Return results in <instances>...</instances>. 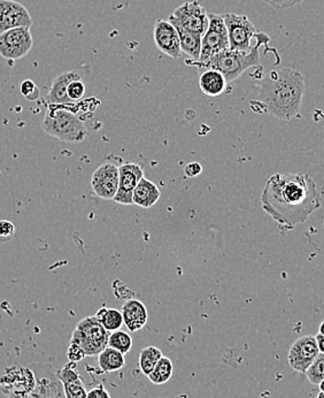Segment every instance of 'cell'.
I'll return each mask as SVG.
<instances>
[{
  "label": "cell",
  "instance_id": "cell-1",
  "mask_svg": "<svg viewBox=\"0 0 324 398\" xmlns=\"http://www.w3.org/2000/svg\"><path fill=\"white\" fill-rule=\"evenodd\" d=\"M261 204L281 228L293 230L321 208V191L306 173H277L264 185Z\"/></svg>",
  "mask_w": 324,
  "mask_h": 398
},
{
  "label": "cell",
  "instance_id": "cell-2",
  "mask_svg": "<svg viewBox=\"0 0 324 398\" xmlns=\"http://www.w3.org/2000/svg\"><path fill=\"white\" fill-rule=\"evenodd\" d=\"M305 88V77L299 70H270L262 79L259 100L270 115L290 121L299 114Z\"/></svg>",
  "mask_w": 324,
  "mask_h": 398
},
{
  "label": "cell",
  "instance_id": "cell-3",
  "mask_svg": "<svg viewBox=\"0 0 324 398\" xmlns=\"http://www.w3.org/2000/svg\"><path fill=\"white\" fill-rule=\"evenodd\" d=\"M254 41L249 51L227 50L221 52L212 58V60L202 70L212 68L217 70L225 76L228 83L237 80L245 70L251 67L258 66L260 63V46L264 44V41H269V38L266 33H255Z\"/></svg>",
  "mask_w": 324,
  "mask_h": 398
},
{
  "label": "cell",
  "instance_id": "cell-4",
  "mask_svg": "<svg viewBox=\"0 0 324 398\" xmlns=\"http://www.w3.org/2000/svg\"><path fill=\"white\" fill-rule=\"evenodd\" d=\"M42 129L61 142L81 143L87 136L83 121L63 105H48Z\"/></svg>",
  "mask_w": 324,
  "mask_h": 398
},
{
  "label": "cell",
  "instance_id": "cell-5",
  "mask_svg": "<svg viewBox=\"0 0 324 398\" xmlns=\"http://www.w3.org/2000/svg\"><path fill=\"white\" fill-rule=\"evenodd\" d=\"M109 335L96 317H87L77 323L70 343L81 347L87 357L98 356L107 348Z\"/></svg>",
  "mask_w": 324,
  "mask_h": 398
},
{
  "label": "cell",
  "instance_id": "cell-6",
  "mask_svg": "<svg viewBox=\"0 0 324 398\" xmlns=\"http://www.w3.org/2000/svg\"><path fill=\"white\" fill-rule=\"evenodd\" d=\"M210 23L201 37V53L197 64L201 70L212 60V58L221 52L230 50L228 31L225 27V18L219 14L208 13Z\"/></svg>",
  "mask_w": 324,
  "mask_h": 398
},
{
  "label": "cell",
  "instance_id": "cell-7",
  "mask_svg": "<svg viewBox=\"0 0 324 398\" xmlns=\"http://www.w3.org/2000/svg\"><path fill=\"white\" fill-rule=\"evenodd\" d=\"M228 31L232 51L247 52L251 50L255 37V27L247 16L227 13L223 16Z\"/></svg>",
  "mask_w": 324,
  "mask_h": 398
},
{
  "label": "cell",
  "instance_id": "cell-8",
  "mask_svg": "<svg viewBox=\"0 0 324 398\" xmlns=\"http://www.w3.org/2000/svg\"><path fill=\"white\" fill-rule=\"evenodd\" d=\"M33 46L31 28H14L0 35V55L6 60L22 59L29 55Z\"/></svg>",
  "mask_w": 324,
  "mask_h": 398
},
{
  "label": "cell",
  "instance_id": "cell-9",
  "mask_svg": "<svg viewBox=\"0 0 324 398\" xmlns=\"http://www.w3.org/2000/svg\"><path fill=\"white\" fill-rule=\"evenodd\" d=\"M320 355L315 336L305 335L294 341L288 350V362L293 371L306 373L316 357Z\"/></svg>",
  "mask_w": 324,
  "mask_h": 398
},
{
  "label": "cell",
  "instance_id": "cell-10",
  "mask_svg": "<svg viewBox=\"0 0 324 398\" xmlns=\"http://www.w3.org/2000/svg\"><path fill=\"white\" fill-rule=\"evenodd\" d=\"M188 31L204 35L210 23L208 12L197 0L182 4L171 14Z\"/></svg>",
  "mask_w": 324,
  "mask_h": 398
},
{
  "label": "cell",
  "instance_id": "cell-11",
  "mask_svg": "<svg viewBox=\"0 0 324 398\" xmlns=\"http://www.w3.org/2000/svg\"><path fill=\"white\" fill-rule=\"evenodd\" d=\"M144 178V169L136 163H124L119 167V189L114 200L121 205H132L134 190L137 184Z\"/></svg>",
  "mask_w": 324,
  "mask_h": 398
},
{
  "label": "cell",
  "instance_id": "cell-12",
  "mask_svg": "<svg viewBox=\"0 0 324 398\" xmlns=\"http://www.w3.org/2000/svg\"><path fill=\"white\" fill-rule=\"evenodd\" d=\"M91 187L100 198L113 200L119 189V167L104 163L92 173Z\"/></svg>",
  "mask_w": 324,
  "mask_h": 398
},
{
  "label": "cell",
  "instance_id": "cell-13",
  "mask_svg": "<svg viewBox=\"0 0 324 398\" xmlns=\"http://www.w3.org/2000/svg\"><path fill=\"white\" fill-rule=\"evenodd\" d=\"M33 18L21 3L0 0V35L18 27L31 28Z\"/></svg>",
  "mask_w": 324,
  "mask_h": 398
},
{
  "label": "cell",
  "instance_id": "cell-14",
  "mask_svg": "<svg viewBox=\"0 0 324 398\" xmlns=\"http://www.w3.org/2000/svg\"><path fill=\"white\" fill-rule=\"evenodd\" d=\"M33 373L36 377V386L31 392L33 398H66L63 383L51 366H36Z\"/></svg>",
  "mask_w": 324,
  "mask_h": 398
},
{
  "label": "cell",
  "instance_id": "cell-15",
  "mask_svg": "<svg viewBox=\"0 0 324 398\" xmlns=\"http://www.w3.org/2000/svg\"><path fill=\"white\" fill-rule=\"evenodd\" d=\"M154 42L163 55L173 58L175 60L182 55L180 37L178 31L168 20H158L154 24Z\"/></svg>",
  "mask_w": 324,
  "mask_h": 398
},
{
  "label": "cell",
  "instance_id": "cell-16",
  "mask_svg": "<svg viewBox=\"0 0 324 398\" xmlns=\"http://www.w3.org/2000/svg\"><path fill=\"white\" fill-rule=\"evenodd\" d=\"M87 72V70H68V72H63L55 76L52 82L51 88L48 90V96H46L48 105H70L72 104V100L67 95L68 85L72 81L83 79Z\"/></svg>",
  "mask_w": 324,
  "mask_h": 398
},
{
  "label": "cell",
  "instance_id": "cell-17",
  "mask_svg": "<svg viewBox=\"0 0 324 398\" xmlns=\"http://www.w3.org/2000/svg\"><path fill=\"white\" fill-rule=\"evenodd\" d=\"M35 386L36 377L29 368H9L0 377V387L6 394L12 392H31Z\"/></svg>",
  "mask_w": 324,
  "mask_h": 398
},
{
  "label": "cell",
  "instance_id": "cell-18",
  "mask_svg": "<svg viewBox=\"0 0 324 398\" xmlns=\"http://www.w3.org/2000/svg\"><path fill=\"white\" fill-rule=\"evenodd\" d=\"M57 377L63 383L66 398H87L85 383L78 373L76 362H70L57 371Z\"/></svg>",
  "mask_w": 324,
  "mask_h": 398
},
{
  "label": "cell",
  "instance_id": "cell-19",
  "mask_svg": "<svg viewBox=\"0 0 324 398\" xmlns=\"http://www.w3.org/2000/svg\"><path fill=\"white\" fill-rule=\"evenodd\" d=\"M124 323L130 332H139L147 323V310L139 299H129L121 308Z\"/></svg>",
  "mask_w": 324,
  "mask_h": 398
},
{
  "label": "cell",
  "instance_id": "cell-20",
  "mask_svg": "<svg viewBox=\"0 0 324 398\" xmlns=\"http://www.w3.org/2000/svg\"><path fill=\"white\" fill-rule=\"evenodd\" d=\"M168 21L174 26L175 29L178 31V37H180V50L185 55L195 59V61L199 60L201 53V35L193 33V31H188L185 28L176 21L173 16H169Z\"/></svg>",
  "mask_w": 324,
  "mask_h": 398
},
{
  "label": "cell",
  "instance_id": "cell-21",
  "mask_svg": "<svg viewBox=\"0 0 324 398\" xmlns=\"http://www.w3.org/2000/svg\"><path fill=\"white\" fill-rule=\"evenodd\" d=\"M160 197H161V191L158 185L144 176L134 190L132 202L139 208H150L156 205Z\"/></svg>",
  "mask_w": 324,
  "mask_h": 398
},
{
  "label": "cell",
  "instance_id": "cell-22",
  "mask_svg": "<svg viewBox=\"0 0 324 398\" xmlns=\"http://www.w3.org/2000/svg\"><path fill=\"white\" fill-rule=\"evenodd\" d=\"M228 82L217 70L207 68L199 75V88L208 97L221 96L227 90Z\"/></svg>",
  "mask_w": 324,
  "mask_h": 398
},
{
  "label": "cell",
  "instance_id": "cell-23",
  "mask_svg": "<svg viewBox=\"0 0 324 398\" xmlns=\"http://www.w3.org/2000/svg\"><path fill=\"white\" fill-rule=\"evenodd\" d=\"M98 364L105 373L120 371L126 365V358L124 353L115 350L113 348L107 347L98 355Z\"/></svg>",
  "mask_w": 324,
  "mask_h": 398
},
{
  "label": "cell",
  "instance_id": "cell-24",
  "mask_svg": "<svg viewBox=\"0 0 324 398\" xmlns=\"http://www.w3.org/2000/svg\"><path fill=\"white\" fill-rule=\"evenodd\" d=\"M94 317L108 332L120 330L121 327L124 325L122 313L117 308H102L98 310Z\"/></svg>",
  "mask_w": 324,
  "mask_h": 398
},
{
  "label": "cell",
  "instance_id": "cell-25",
  "mask_svg": "<svg viewBox=\"0 0 324 398\" xmlns=\"http://www.w3.org/2000/svg\"><path fill=\"white\" fill-rule=\"evenodd\" d=\"M173 372H174V366H173L171 359L162 356L156 367L153 368V371L151 372L147 377L154 384H163L171 379Z\"/></svg>",
  "mask_w": 324,
  "mask_h": 398
},
{
  "label": "cell",
  "instance_id": "cell-26",
  "mask_svg": "<svg viewBox=\"0 0 324 398\" xmlns=\"http://www.w3.org/2000/svg\"><path fill=\"white\" fill-rule=\"evenodd\" d=\"M162 355L161 350L156 347H147L139 353V365L143 375H148L153 371L156 364L159 362Z\"/></svg>",
  "mask_w": 324,
  "mask_h": 398
},
{
  "label": "cell",
  "instance_id": "cell-27",
  "mask_svg": "<svg viewBox=\"0 0 324 398\" xmlns=\"http://www.w3.org/2000/svg\"><path fill=\"white\" fill-rule=\"evenodd\" d=\"M108 347L113 348L115 350L126 355L131 350L132 338L130 334L124 332V330H117V332H113L109 335Z\"/></svg>",
  "mask_w": 324,
  "mask_h": 398
},
{
  "label": "cell",
  "instance_id": "cell-28",
  "mask_svg": "<svg viewBox=\"0 0 324 398\" xmlns=\"http://www.w3.org/2000/svg\"><path fill=\"white\" fill-rule=\"evenodd\" d=\"M307 379L309 383H312L313 386H318L320 382L324 379V355L320 353L316 357L315 360L313 362L312 365L309 366L306 373Z\"/></svg>",
  "mask_w": 324,
  "mask_h": 398
},
{
  "label": "cell",
  "instance_id": "cell-29",
  "mask_svg": "<svg viewBox=\"0 0 324 398\" xmlns=\"http://www.w3.org/2000/svg\"><path fill=\"white\" fill-rule=\"evenodd\" d=\"M20 91H21L22 96L31 102H35L40 96V91L33 80H24L20 85Z\"/></svg>",
  "mask_w": 324,
  "mask_h": 398
},
{
  "label": "cell",
  "instance_id": "cell-30",
  "mask_svg": "<svg viewBox=\"0 0 324 398\" xmlns=\"http://www.w3.org/2000/svg\"><path fill=\"white\" fill-rule=\"evenodd\" d=\"M67 95L70 97V100L72 102H76V100H80L83 98L85 95V85L82 80H76V81H72L70 85H68V89H67Z\"/></svg>",
  "mask_w": 324,
  "mask_h": 398
},
{
  "label": "cell",
  "instance_id": "cell-31",
  "mask_svg": "<svg viewBox=\"0 0 324 398\" xmlns=\"http://www.w3.org/2000/svg\"><path fill=\"white\" fill-rule=\"evenodd\" d=\"M16 236V226L9 220H0V242H9Z\"/></svg>",
  "mask_w": 324,
  "mask_h": 398
},
{
  "label": "cell",
  "instance_id": "cell-32",
  "mask_svg": "<svg viewBox=\"0 0 324 398\" xmlns=\"http://www.w3.org/2000/svg\"><path fill=\"white\" fill-rule=\"evenodd\" d=\"M303 0H262V3L267 4L275 9H286L296 6L297 4L303 3Z\"/></svg>",
  "mask_w": 324,
  "mask_h": 398
},
{
  "label": "cell",
  "instance_id": "cell-33",
  "mask_svg": "<svg viewBox=\"0 0 324 398\" xmlns=\"http://www.w3.org/2000/svg\"><path fill=\"white\" fill-rule=\"evenodd\" d=\"M67 357L70 359V362H77L87 356H85L83 349L78 347L77 344L70 343V348L67 350Z\"/></svg>",
  "mask_w": 324,
  "mask_h": 398
},
{
  "label": "cell",
  "instance_id": "cell-34",
  "mask_svg": "<svg viewBox=\"0 0 324 398\" xmlns=\"http://www.w3.org/2000/svg\"><path fill=\"white\" fill-rule=\"evenodd\" d=\"M201 172H202V166L200 163H197V161H193V163H190L184 167V174H185L188 178H195V176H200Z\"/></svg>",
  "mask_w": 324,
  "mask_h": 398
},
{
  "label": "cell",
  "instance_id": "cell-35",
  "mask_svg": "<svg viewBox=\"0 0 324 398\" xmlns=\"http://www.w3.org/2000/svg\"><path fill=\"white\" fill-rule=\"evenodd\" d=\"M87 398H111L109 392L104 388L102 384L94 387L92 389L87 392Z\"/></svg>",
  "mask_w": 324,
  "mask_h": 398
},
{
  "label": "cell",
  "instance_id": "cell-36",
  "mask_svg": "<svg viewBox=\"0 0 324 398\" xmlns=\"http://www.w3.org/2000/svg\"><path fill=\"white\" fill-rule=\"evenodd\" d=\"M7 398H33L31 392H9Z\"/></svg>",
  "mask_w": 324,
  "mask_h": 398
},
{
  "label": "cell",
  "instance_id": "cell-37",
  "mask_svg": "<svg viewBox=\"0 0 324 398\" xmlns=\"http://www.w3.org/2000/svg\"><path fill=\"white\" fill-rule=\"evenodd\" d=\"M315 338L316 343H318V351H320V353H323L324 355V335H315Z\"/></svg>",
  "mask_w": 324,
  "mask_h": 398
},
{
  "label": "cell",
  "instance_id": "cell-38",
  "mask_svg": "<svg viewBox=\"0 0 324 398\" xmlns=\"http://www.w3.org/2000/svg\"><path fill=\"white\" fill-rule=\"evenodd\" d=\"M318 334L324 335V321H322L321 325L318 327Z\"/></svg>",
  "mask_w": 324,
  "mask_h": 398
},
{
  "label": "cell",
  "instance_id": "cell-39",
  "mask_svg": "<svg viewBox=\"0 0 324 398\" xmlns=\"http://www.w3.org/2000/svg\"><path fill=\"white\" fill-rule=\"evenodd\" d=\"M318 389H320V392H324V379L320 382V384H318Z\"/></svg>",
  "mask_w": 324,
  "mask_h": 398
},
{
  "label": "cell",
  "instance_id": "cell-40",
  "mask_svg": "<svg viewBox=\"0 0 324 398\" xmlns=\"http://www.w3.org/2000/svg\"><path fill=\"white\" fill-rule=\"evenodd\" d=\"M316 398H324V392H318V396H316Z\"/></svg>",
  "mask_w": 324,
  "mask_h": 398
},
{
  "label": "cell",
  "instance_id": "cell-41",
  "mask_svg": "<svg viewBox=\"0 0 324 398\" xmlns=\"http://www.w3.org/2000/svg\"><path fill=\"white\" fill-rule=\"evenodd\" d=\"M323 226H324V221H323Z\"/></svg>",
  "mask_w": 324,
  "mask_h": 398
}]
</instances>
